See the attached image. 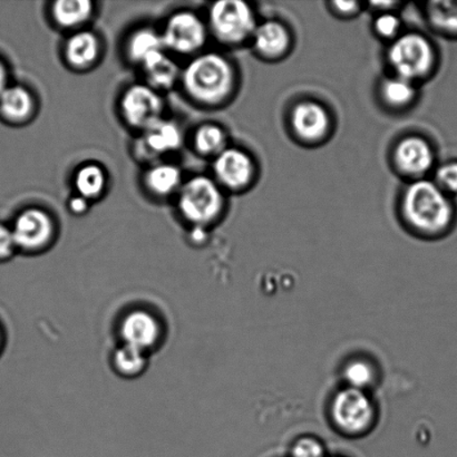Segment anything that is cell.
Wrapping results in <instances>:
<instances>
[{"mask_svg":"<svg viewBox=\"0 0 457 457\" xmlns=\"http://www.w3.org/2000/svg\"><path fill=\"white\" fill-rule=\"evenodd\" d=\"M402 208L405 220L423 235H441L449 230L454 221L453 204L436 182L411 183L403 196Z\"/></svg>","mask_w":457,"mask_h":457,"instance_id":"1","label":"cell"},{"mask_svg":"<svg viewBox=\"0 0 457 457\" xmlns=\"http://www.w3.org/2000/svg\"><path fill=\"white\" fill-rule=\"evenodd\" d=\"M187 96L205 105H216L230 96L235 83L232 66L217 53L203 54L189 62L182 73Z\"/></svg>","mask_w":457,"mask_h":457,"instance_id":"2","label":"cell"},{"mask_svg":"<svg viewBox=\"0 0 457 457\" xmlns=\"http://www.w3.org/2000/svg\"><path fill=\"white\" fill-rule=\"evenodd\" d=\"M178 205L187 222L205 228L220 216L225 199L217 182L199 176L181 186Z\"/></svg>","mask_w":457,"mask_h":457,"instance_id":"3","label":"cell"},{"mask_svg":"<svg viewBox=\"0 0 457 457\" xmlns=\"http://www.w3.org/2000/svg\"><path fill=\"white\" fill-rule=\"evenodd\" d=\"M209 24L221 43L237 45L253 37L257 22L253 9L240 0H221L209 11Z\"/></svg>","mask_w":457,"mask_h":457,"instance_id":"4","label":"cell"},{"mask_svg":"<svg viewBox=\"0 0 457 457\" xmlns=\"http://www.w3.org/2000/svg\"><path fill=\"white\" fill-rule=\"evenodd\" d=\"M388 60L398 78L415 82L429 74L436 55L431 43L423 36L406 34L393 43Z\"/></svg>","mask_w":457,"mask_h":457,"instance_id":"5","label":"cell"},{"mask_svg":"<svg viewBox=\"0 0 457 457\" xmlns=\"http://www.w3.org/2000/svg\"><path fill=\"white\" fill-rule=\"evenodd\" d=\"M330 413L336 427L349 436L367 432L373 427L376 416L374 403L366 392L352 387L336 394Z\"/></svg>","mask_w":457,"mask_h":457,"instance_id":"6","label":"cell"},{"mask_svg":"<svg viewBox=\"0 0 457 457\" xmlns=\"http://www.w3.org/2000/svg\"><path fill=\"white\" fill-rule=\"evenodd\" d=\"M122 345L146 353L161 347L165 338V327L158 313L147 308H133L124 313L119 322Z\"/></svg>","mask_w":457,"mask_h":457,"instance_id":"7","label":"cell"},{"mask_svg":"<svg viewBox=\"0 0 457 457\" xmlns=\"http://www.w3.org/2000/svg\"><path fill=\"white\" fill-rule=\"evenodd\" d=\"M17 250L25 253H39L53 244L55 223L47 212L30 208L16 218L12 228Z\"/></svg>","mask_w":457,"mask_h":457,"instance_id":"8","label":"cell"},{"mask_svg":"<svg viewBox=\"0 0 457 457\" xmlns=\"http://www.w3.org/2000/svg\"><path fill=\"white\" fill-rule=\"evenodd\" d=\"M162 35L164 48L187 55L204 47L207 27L199 16L191 12H179L169 18Z\"/></svg>","mask_w":457,"mask_h":457,"instance_id":"9","label":"cell"},{"mask_svg":"<svg viewBox=\"0 0 457 457\" xmlns=\"http://www.w3.org/2000/svg\"><path fill=\"white\" fill-rule=\"evenodd\" d=\"M120 110L129 125L145 131L162 120L164 104L162 97L150 85L137 84L124 93Z\"/></svg>","mask_w":457,"mask_h":457,"instance_id":"10","label":"cell"},{"mask_svg":"<svg viewBox=\"0 0 457 457\" xmlns=\"http://www.w3.org/2000/svg\"><path fill=\"white\" fill-rule=\"evenodd\" d=\"M213 172L218 182L227 189L241 190L253 180L254 167L245 152L227 147L216 156Z\"/></svg>","mask_w":457,"mask_h":457,"instance_id":"11","label":"cell"},{"mask_svg":"<svg viewBox=\"0 0 457 457\" xmlns=\"http://www.w3.org/2000/svg\"><path fill=\"white\" fill-rule=\"evenodd\" d=\"M394 159L396 167L403 173L420 177L432 168L434 154L427 141L418 137H411L398 143Z\"/></svg>","mask_w":457,"mask_h":457,"instance_id":"12","label":"cell"},{"mask_svg":"<svg viewBox=\"0 0 457 457\" xmlns=\"http://www.w3.org/2000/svg\"><path fill=\"white\" fill-rule=\"evenodd\" d=\"M291 125L302 140L317 142L328 132L330 120L324 107L317 103L303 102L295 107Z\"/></svg>","mask_w":457,"mask_h":457,"instance_id":"13","label":"cell"},{"mask_svg":"<svg viewBox=\"0 0 457 457\" xmlns=\"http://www.w3.org/2000/svg\"><path fill=\"white\" fill-rule=\"evenodd\" d=\"M182 145V133L176 123L161 120L145 129L141 140L142 150L146 154L156 156L177 151Z\"/></svg>","mask_w":457,"mask_h":457,"instance_id":"14","label":"cell"},{"mask_svg":"<svg viewBox=\"0 0 457 457\" xmlns=\"http://www.w3.org/2000/svg\"><path fill=\"white\" fill-rule=\"evenodd\" d=\"M253 46L260 55L275 58L282 55L289 47V34L284 26L276 21L257 25L253 35Z\"/></svg>","mask_w":457,"mask_h":457,"instance_id":"15","label":"cell"},{"mask_svg":"<svg viewBox=\"0 0 457 457\" xmlns=\"http://www.w3.org/2000/svg\"><path fill=\"white\" fill-rule=\"evenodd\" d=\"M100 55V42L91 31H79L65 45L66 61L76 69H85L96 62Z\"/></svg>","mask_w":457,"mask_h":457,"instance_id":"16","label":"cell"},{"mask_svg":"<svg viewBox=\"0 0 457 457\" xmlns=\"http://www.w3.org/2000/svg\"><path fill=\"white\" fill-rule=\"evenodd\" d=\"M34 98L29 89L22 87H8L0 96V115L9 122H22L34 111Z\"/></svg>","mask_w":457,"mask_h":457,"instance_id":"17","label":"cell"},{"mask_svg":"<svg viewBox=\"0 0 457 457\" xmlns=\"http://www.w3.org/2000/svg\"><path fill=\"white\" fill-rule=\"evenodd\" d=\"M150 355L138 349L120 345L111 358L112 369L120 378L134 379L140 378L149 367Z\"/></svg>","mask_w":457,"mask_h":457,"instance_id":"18","label":"cell"},{"mask_svg":"<svg viewBox=\"0 0 457 457\" xmlns=\"http://www.w3.org/2000/svg\"><path fill=\"white\" fill-rule=\"evenodd\" d=\"M143 70L150 87L154 89H169L177 83L180 71L171 58L164 52L156 54L143 62Z\"/></svg>","mask_w":457,"mask_h":457,"instance_id":"19","label":"cell"},{"mask_svg":"<svg viewBox=\"0 0 457 457\" xmlns=\"http://www.w3.org/2000/svg\"><path fill=\"white\" fill-rule=\"evenodd\" d=\"M164 49L162 35L151 29L137 30L127 45L129 60L140 65L156 54L164 52Z\"/></svg>","mask_w":457,"mask_h":457,"instance_id":"20","label":"cell"},{"mask_svg":"<svg viewBox=\"0 0 457 457\" xmlns=\"http://www.w3.org/2000/svg\"><path fill=\"white\" fill-rule=\"evenodd\" d=\"M53 18L62 29H73L84 24L93 13L89 0H60L53 4Z\"/></svg>","mask_w":457,"mask_h":457,"instance_id":"21","label":"cell"},{"mask_svg":"<svg viewBox=\"0 0 457 457\" xmlns=\"http://www.w3.org/2000/svg\"><path fill=\"white\" fill-rule=\"evenodd\" d=\"M181 171L176 165L159 164L151 168L145 176V186L152 194L167 196L181 187Z\"/></svg>","mask_w":457,"mask_h":457,"instance_id":"22","label":"cell"},{"mask_svg":"<svg viewBox=\"0 0 457 457\" xmlns=\"http://www.w3.org/2000/svg\"><path fill=\"white\" fill-rule=\"evenodd\" d=\"M429 24L447 36L457 37V0H438L428 4Z\"/></svg>","mask_w":457,"mask_h":457,"instance_id":"23","label":"cell"},{"mask_svg":"<svg viewBox=\"0 0 457 457\" xmlns=\"http://www.w3.org/2000/svg\"><path fill=\"white\" fill-rule=\"evenodd\" d=\"M75 187L79 195L87 200L96 199L106 187V174L100 165L87 164L80 168L75 176Z\"/></svg>","mask_w":457,"mask_h":457,"instance_id":"24","label":"cell"},{"mask_svg":"<svg viewBox=\"0 0 457 457\" xmlns=\"http://www.w3.org/2000/svg\"><path fill=\"white\" fill-rule=\"evenodd\" d=\"M195 147L200 154L217 156L227 149L226 133L218 125L204 124L195 134Z\"/></svg>","mask_w":457,"mask_h":457,"instance_id":"25","label":"cell"},{"mask_svg":"<svg viewBox=\"0 0 457 457\" xmlns=\"http://www.w3.org/2000/svg\"><path fill=\"white\" fill-rule=\"evenodd\" d=\"M380 93L387 105L401 109V107L410 105L414 100L416 89L413 82L396 76V78L385 80Z\"/></svg>","mask_w":457,"mask_h":457,"instance_id":"26","label":"cell"},{"mask_svg":"<svg viewBox=\"0 0 457 457\" xmlns=\"http://www.w3.org/2000/svg\"><path fill=\"white\" fill-rule=\"evenodd\" d=\"M344 379L346 380L347 387L366 392L375 383V367L365 360H353L345 366Z\"/></svg>","mask_w":457,"mask_h":457,"instance_id":"27","label":"cell"},{"mask_svg":"<svg viewBox=\"0 0 457 457\" xmlns=\"http://www.w3.org/2000/svg\"><path fill=\"white\" fill-rule=\"evenodd\" d=\"M290 457H327L325 446L315 437L298 438L291 446Z\"/></svg>","mask_w":457,"mask_h":457,"instance_id":"28","label":"cell"},{"mask_svg":"<svg viewBox=\"0 0 457 457\" xmlns=\"http://www.w3.org/2000/svg\"><path fill=\"white\" fill-rule=\"evenodd\" d=\"M436 183L446 195H457V161L441 165L436 170Z\"/></svg>","mask_w":457,"mask_h":457,"instance_id":"29","label":"cell"},{"mask_svg":"<svg viewBox=\"0 0 457 457\" xmlns=\"http://www.w3.org/2000/svg\"><path fill=\"white\" fill-rule=\"evenodd\" d=\"M401 22L395 15L391 12H384L375 21V30L382 37H394L400 30Z\"/></svg>","mask_w":457,"mask_h":457,"instance_id":"30","label":"cell"},{"mask_svg":"<svg viewBox=\"0 0 457 457\" xmlns=\"http://www.w3.org/2000/svg\"><path fill=\"white\" fill-rule=\"evenodd\" d=\"M17 251L12 228L0 225V262L11 259Z\"/></svg>","mask_w":457,"mask_h":457,"instance_id":"31","label":"cell"},{"mask_svg":"<svg viewBox=\"0 0 457 457\" xmlns=\"http://www.w3.org/2000/svg\"><path fill=\"white\" fill-rule=\"evenodd\" d=\"M70 209L75 214H82L87 212V200L80 195L75 196V198L71 200Z\"/></svg>","mask_w":457,"mask_h":457,"instance_id":"32","label":"cell"},{"mask_svg":"<svg viewBox=\"0 0 457 457\" xmlns=\"http://www.w3.org/2000/svg\"><path fill=\"white\" fill-rule=\"evenodd\" d=\"M358 4L356 2H336L334 7L336 11L343 15H352L357 11Z\"/></svg>","mask_w":457,"mask_h":457,"instance_id":"33","label":"cell"},{"mask_svg":"<svg viewBox=\"0 0 457 457\" xmlns=\"http://www.w3.org/2000/svg\"><path fill=\"white\" fill-rule=\"evenodd\" d=\"M9 87L8 85V71L4 62L0 60V96L4 93V89Z\"/></svg>","mask_w":457,"mask_h":457,"instance_id":"34","label":"cell"},{"mask_svg":"<svg viewBox=\"0 0 457 457\" xmlns=\"http://www.w3.org/2000/svg\"><path fill=\"white\" fill-rule=\"evenodd\" d=\"M3 331L0 329V349H2L3 346Z\"/></svg>","mask_w":457,"mask_h":457,"instance_id":"35","label":"cell"},{"mask_svg":"<svg viewBox=\"0 0 457 457\" xmlns=\"http://www.w3.org/2000/svg\"><path fill=\"white\" fill-rule=\"evenodd\" d=\"M334 457H340V456H334Z\"/></svg>","mask_w":457,"mask_h":457,"instance_id":"36","label":"cell"}]
</instances>
